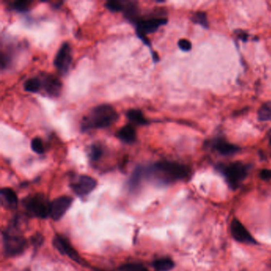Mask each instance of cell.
<instances>
[{
	"label": "cell",
	"mask_w": 271,
	"mask_h": 271,
	"mask_svg": "<svg viewBox=\"0 0 271 271\" xmlns=\"http://www.w3.org/2000/svg\"><path fill=\"white\" fill-rule=\"evenodd\" d=\"M53 243H54V246L56 247V249L58 250L59 252H61V254L68 256L69 258H71L72 260L75 261L76 263H83L76 250L74 249L71 244L69 243V241L66 240L64 237L56 235L53 241Z\"/></svg>",
	"instance_id": "cell-10"
},
{
	"label": "cell",
	"mask_w": 271,
	"mask_h": 271,
	"mask_svg": "<svg viewBox=\"0 0 271 271\" xmlns=\"http://www.w3.org/2000/svg\"><path fill=\"white\" fill-rule=\"evenodd\" d=\"M120 271H147V270L141 264L128 263L121 266L120 267Z\"/></svg>",
	"instance_id": "cell-26"
},
{
	"label": "cell",
	"mask_w": 271,
	"mask_h": 271,
	"mask_svg": "<svg viewBox=\"0 0 271 271\" xmlns=\"http://www.w3.org/2000/svg\"><path fill=\"white\" fill-rule=\"evenodd\" d=\"M258 120L260 121L271 120V102L265 103L258 111Z\"/></svg>",
	"instance_id": "cell-20"
},
{
	"label": "cell",
	"mask_w": 271,
	"mask_h": 271,
	"mask_svg": "<svg viewBox=\"0 0 271 271\" xmlns=\"http://www.w3.org/2000/svg\"><path fill=\"white\" fill-rule=\"evenodd\" d=\"M31 1H16L12 3V8L18 12H26L31 7Z\"/></svg>",
	"instance_id": "cell-24"
},
{
	"label": "cell",
	"mask_w": 271,
	"mask_h": 271,
	"mask_svg": "<svg viewBox=\"0 0 271 271\" xmlns=\"http://www.w3.org/2000/svg\"><path fill=\"white\" fill-rule=\"evenodd\" d=\"M96 181L90 176L80 175L71 183L70 186L74 193L80 197L89 195L96 189Z\"/></svg>",
	"instance_id": "cell-6"
},
{
	"label": "cell",
	"mask_w": 271,
	"mask_h": 271,
	"mask_svg": "<svg viewBox=\"0 0 271 271\" xmlns=\"http://www.w3.org/2000/svg\"><path fill=\"white\" fill-rule=\"evenodd\" d=\"M103 154V149L100 145L93 144L90 148L89 157L91 161H97L101 158Z\"/></svg>",
	"instance_id": "cell-23"
},
{
	"label": "cell",
	"mask_w": 271,
	"mask_h": 271,
	"mask_svg": "<svg viewBox=\"0 0 271 271\" xmlns=\"http://www.w3.org/2000/svg\"><path fill=\"white\" fill-rule=\"evenodd\" d=\"M212 146L213 149H215L217 151L219 152V154L225 155V156L233 155V154H236L237 152L239 150V148L236 145L229 144L225 140L220 139L213 140Z\"/></svg>",
	"instance_id": "cell-14"
},
{
	"label": "cell",
	"mask_w": 271,
	"mask_h": 271,
	"mask_svg": "<svg viewBox=\"0 0 271 271\" xmlns=\"http://www.w3.org/2000/svg\"><path fill=\"white\" fill-rule=\"evenodd\" d=\"M144 177H145V169L142 167L137 168L135 172L133 173L130 181H129V184H129L130 189H135L138 188Z\"/></svg>",
	"instance_id": "cell-17"
},
{
	"label": "cell",
	"mask_w": 271,
	"mask_h": 271,
	"mask_svg": "<svg viewBox=\"0 0 271 271\" xmlns=\"http://www.w3.org/2000/svg\"><path fill=\"white\" fill-rule=\"evenodd\" d=\"M107 8L111 12H120L124 11L126 6V2H121V1H108L106 2Z\"/></svg>",
	"instance_id": "cell-21"
},
{
	"label": "cell",
	"mask_w": 271,
	"mask_h": 271,
	"mask_svg": "<svg viewBox=\"0 0 271 271\" xmlns=\"http://www.w3.org/2000/svg\"><path fill=\"white\" fill-rule=\"evenodd\" d=\"M178 46L183 51H189L192 49V43L189 40L183 38L178 41Z\"/></svg>",
	"instance_id": "cell-27"
},
{
	"label": "cell",
	"mask_w": 271,
	"mask_h": 271,
	"mask_svg": "<svg viewBox=\"0 0 271 271\" xmlns=\"http://www.w3.org/2000/svg\"><path fill=\"white\" fill-rule=\"evenodd\" d=\"M219 170L225 177L227 182L232 189H236L240 183L247 178V165L241 163H235L229 165H219Z\"/></svg>",
	"instance_id": "cell-3"
},
{
	"label": "cell",
	"mask_w": 271,
	"mask_h": 271,
	"mask_svg": "<svg viewBox=\"0 0 271 271\" xmlns=\"http://www.w3.org/2000/svg\"><path fill=\"white\" fill-rule=\"evenodd\" d=\"M259 177L263 181H269L271 179V169H263L261 170Z\"/></svg>",
	"instance_id": "cell-28"
},
{
	"label": "cell",
	"mask_w": 271,
	"mask_h": 271,
	"mask_svg": "<svg viewBox=\"0 0 271 271\" xmlns=\"http://www.w3.org/2000/svg\"></svg>",
	"instance_id": "cell-30"
},
{
	"label": "cell",
	"mask_w": 271,
	"mask_h": 271,
	"mask_svg": "<svg viewBox=\"0 0 271 271\" xmlns=\"http://www.w3.org/2000/svg\"><path fill=\"white\" fill-rule=\"evenodd\" d=\"M270 144H271V137H270Z\"/></svg>",
	"instance_id": "cell-29"
},
{
	"label": "cell",
	"mask_w": 271,
	"mask_h": 271,
	"mask_svg": "<svg viewBox=\"0 0 271 271\" xmlns=\"http://www.w3.org/2000/svg\"><path fill=\"white\" fill-rule=\"evenodd\" d=\"M231 232H232V237L239 243H257L254 237L250 234L247 228L238 219H235L232 220L231 223Z\"/></svg>",
	"instance_id": "cell-11"
},
{
	"label": "cell",
	"mask_w": 271,
	"mask_h": 271,
	"mask_svg": "<svg viewBox=\"0 0 271 271\" xmlns=\"http://www.w3.org/2000/svg\"><path fill=\"white\" fill-rule=\"evenodd\" d=\"M192 20L197 24L200 25L205 28L208 26L206 14L204 12H198V13L194 14L193 17L192 18Z\"/></svg>",
	"instance_id": "cell-22"
},
{
	"label": "cell",
	"mask_w": 271,
	"mask_h": 271,
	"mask_svg": "<svg viewBox=\"0 0 271 271\" xmlns=\"http://www.w3.org/2000/svg\"><path fill=\"white\" fill-rule=\"evenodd\" d=\"M168 22L165 18H151L148 19H139L135 22L137 35L146 36L158 31L160 26H164Z\"/></svg>",
	"instance_id": "cell-7"
},
{
	"label": "cell",
	"mask_w": 271,
	"mask_h": 271,
	"mask_svg": "<svg viewBox=\"0 0 271 271\" xmlns=\"http://www.w3.org/2000/svg\"><path fill=\"white\" fill-rule=\"evenodd\" d=\"M72 60L71 47L69 44L64 43L56 53L54 61V65L59 72L63 74L66 73L70 70Z\"/></svg>",
	"instance_id": "cell-8"
},
{
	"label": "cell",
	"mask_w": 271,
	"mask_h": 271,
	"mask_svg": "<svg viewBox=\"0 0 271 271\" xmlns=\"http://www.w3.org/2000/svg\"><path fill=\"white\" fill-rule=\"evenodd\" d=\"M119 115L112 106L101 104L91 109L87 116L83 119L81 129L88 131L91 129L108 127L117 121Z\"/></svg>",
	"instance_id": "cell-2"
},
{
	"label": "cell",
	"mask_w": 271,
	"mask_h": 271,
	"mask_svg": "<svg viewBox=\"0 0 271 271\" xmlns=\"http://www.w3.org/2000/svg\"><path fill=\"white\" fill-rule=\"evenodd\" d=\"M189 168L173 162H159L145 169V176L159 184H169L189 176Z\"/></svg>",
	"instance_id": "cell-1"
},
{
	"label": "cell",
	"mask_w": 271,
	"mask_h": 271,
	"mask_svg": "<svg viewBox=\"0 0 271 271\" xmlns=\"http://www.w3.org/2000/svg\"><path fill=\"white\" fill-rule=\"evenodd\" d=\"M31 150L36 153V154H43L45 151L44 149L43 143L41 141V139L39 138H35L32 139L31 144Z\"/></svg>",
	"instance_id": "cell-25"
},
{
	"label": "cell",
	"mask_w": 271,
	"mask_h": 271,
	"mask_svg": "<svg viewBox=\"0 0 271 271\" xmlns=\"http://www.w3.org/2000/svg\"><path fill=\"white\" fill-rule=\"evenodd\" d=\"M23 204L27 213L32 217L45 219L50 216V203L44 195L36 194L26 198Z\"/></svg>",
	"instance_id": "cell-4"
},
{
	"label": "cell",
	"mask_w": 271,
	"mask_h": 271,
	"mask_svg": "<svg viewBox=\"0 0 271 271\" xmlns=\"http://www.w3.org/2000/svg\"><path fill=\"white\" fill-rule=\"evenodd\" d=\"M118 139L125 144H134L136 141V131L131 125H125L116 134Z\"/></svg>",
	"instance_id": "cell-15"
},
{
	"label": "cell",
	"mask_w": 271,
	"mask_h": 271,
	"mask_svg": "<svg viewBox=\"0 0 271 271\" xmlns=\"http://www.w3.org/2000/svg\"><path fill=\"white\" fill-rule=\"evenodd\" d=\"M41 86H42V83L37 77L28 79L25 81L24 85H23L25 91L32 92V93H36L39 91Z\"/></svg>",
	"instance_id": "cell-19"
},
{
	"label": "cell",
	"mask_w": 271,
	"mask_h": 271,
	"mask_svg": "<svg viewBox=\"0 0 271 271\" xmlns=\"http://www.w3.org/2000/svg\"><path fill=\"white\" fill-rule=\"evenodd\" d=\"M26 241L16 232H7L3 233V248L5 254L8 257L18 255L24 251Z\"/></svg>",
	"instance_id": "cell-5"
},
{
	"label": "cell",
	"mask_w": 271,
	"mask_h": 271,
	"mask_svg": "<svg viewBox=\"0 0 271 271\" xmlns=\"http://www.w3.org/2000/svg\"><path fill=\"white\" fill-rule=\"evenodd\" d=\"M153 267L158 271H169L174 267V263L170 258H161L154 261Z\"/></svg>",
	"instance_id": "cell-18"
},
{
	"label": "cell",
	"mask_w": 271,
	"mask_h": 271,
	"mask_svg": "<svg viewBox=\"0 0 271 271\" xmlns=\"http://www.w3.org/2000/svg\"><path fill=\"white\" fill-rule=\"evenodd\" d=\"M126 116L128 120L138 125L149 124V121L144 117V114L139 109H130L129 111H126Z\"/></svg>",
	"instance_id": "cell-16"
},
{
	"label": "cell",
	"mask_w": 271,
	"mask_h": 271,
	"mask_svg": "<svg viewBox=\"0 0 271 271\" xmlns=\"http://www.w3.org/2000/svg\"><path fill=\"white\" fill-rule=\"evenodd\" d=\"M72 203V199L70 197H61L54 199L50 203V217L54 221L60 220L70 209Z\"/></svg>",
	"instance_id": "cell-9"
},
{
	"label": "cell",
	"mask_w": 271,
	"mask_h": 271,
	"mask_svg": "<svg viewBox=\"0 0 271 271\" xmlns=\"http://www.w3.org/2000/svg\"><path fill=\"white\" fill-rule=\"evenodd\" d=\"M0 200L2 206L8 209H15L18 206L16 192L10 188H3L0 191Z\"/></svg>",
	"instance_id": "cell-13"
},
{
	"label": "cell",
	"mask_w": 271,
	"mask_h": 271,
	"mask_svg": "<svg viewBox=\"0 0 271 271\" xmlns=\"http://www.w3.org/2000/svg\"><path fill=\"white\" fill-rule=\"evenodd\" d=\"M42 86L45 89V91L50 96H54V97L60 96L62 91V83L61 80L53 75H48L45 77Z\"/></svg>",
	"instance_id": "cell-12"
}]
</instances>
